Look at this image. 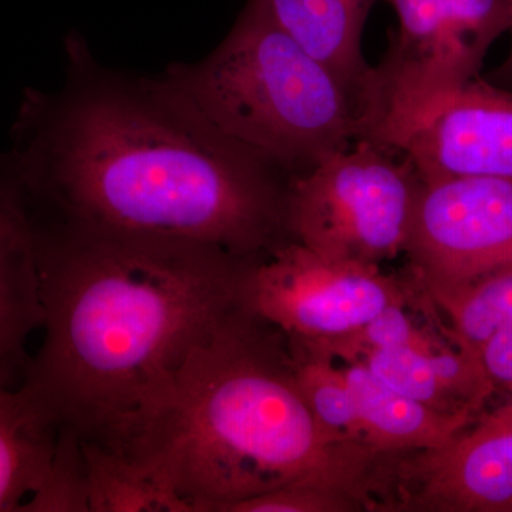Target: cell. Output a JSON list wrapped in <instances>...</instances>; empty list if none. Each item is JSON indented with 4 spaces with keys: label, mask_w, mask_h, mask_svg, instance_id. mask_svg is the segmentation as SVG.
Returning <instances> with one entry per match:
<instances>
[{
    "label": "cell",
    "mask_w": 512,
    "mask_h": 512,
    "mask_svg": "<svg viewBox=\"0 0 512 512\" xmlns=\"http://www.w3.org/2000/svg\"><path fill=\"white\" fill-rule=\"evenodd\" d=\"M399 30L382 63L373 67L367 140L427 101L480 76L491 46L510 30L505 0H384Z\"/></svg>",
    "instance_id": "52a82bcc"
},
{
    "label": "cell",
    "mask_w": 512,
    "mask_h": 512,
    "mask_svg": "<svg viewBox=\"0 0 512 512\" xmlns=\"http://www.w3.org/2000/svg\"><path fill=\"white\" fill-rule=\"evenodd\" d=\"M357 360L396 392L439 412L478 417L494 396L477 353L454 342L429 350H367Z\"/></svg>",
    "instance_id": "7c38bea8"
},
{
    "label": "cell",
    "mask_w": 512,
    "mask_h": 512,
    "mask_svg": "<svg viewBox=\"0 0 512 512\" xmlns=\"http://www.w3.org/2000/svg\"><path fill=\"white\" fill-rule=\"evenodd\" d=\"M355 396L367 448L382 457L446 447L478 417L431 409L396 392L359 360L342 367Z\"/></svg>",
    "instance_id": "4fadbf2b"
},
{
    "label": "cell",
    "mask_w": 512,
    "mask_h": 512,
    "mask_svg": "<svg viewBox=\"0 0 512 512\" xmlns=\"http://www.w3.org/2000/svg\"><path fill=\"white\" fill-rule=\"evenodd\" d=\"M292 355L299 392L320 429L339 443L367 448L355 396L342 367L330 357L293 350Z\"/></svg>",
    "instance_id": "e0dca14e"
},
{
    "label": "cell",
    "mask_w": 512,
    "mask_h": 512,
    "mask_svg": "<svg viewBox=\"0 0 512 512\" xmlns=\"http://www.w3.org/2000/svg\"><path fill=\"white\" fill-rule=\"evenodd\" d=\"M306 52L369 93L373 67L362 55L367 16L377 0H259Z\"/></svg>",
    "instance_id": "5bb4252c"
},
{
    "label": "cell",
    "mask_w": 512,
    "mask_h": 512,
    "mask_svg": "<svg viewBox=\"0 0 512 512\" xmlns=\"http://www.w3.org/2000/svg\"><path fill=\"white\" fill-rule=\"evenodd\" d=\"M377 511L512 512V400L439 450L383 457Z\"/></svg>",
    "instance_id": "9c48e42d"
},
{
    "label": "cell",
    "mask_w": 512,
    "mask_h": 512,
    "mask_svg": "<svg viewBox=\"0 0 512 512\" xmlns=\"http://www.w3.org/2000/svg\"><path fill=\"white\" fill-rule=\"evenodd\" d=\"M410 275L439 308L470 286L512 272V184L423 181L406 251Z\"/></svg>",
    "instance_id": "ba28073f"
},
{
    "label": "cell",
    "mask_w": 512,
    "mask_h": 512,
    "mask_svg": "<svg viewBox=\"0 0 512 512\" xmlns=\"http://www.w3.org/2000/svg\"><path fill=\"white\" fill-rule=\"evenodd\" d=\"M453 342L447 328L434 332L429 326H421L409 313V306L393 305L380 312L352 335L332 343L322 355L330 359H342L346 363L359 359L367 350L412 348L429 350L441 348Z\"/></svg>",
    "instance_id": "d6986e66"
},
{
    "label": "cell",
    "mask_w": 512,
    "mask_h": 512,
    "mask_svg": "<svg viewBox=\"0 0 512 512\" xmlns=\"http://www.w3.org/2000/svg\"><path fill=\"white\" fill-rule=\"evenodd\" d=\"M437 309L450 322V339L477 353L493 333L512 325V272L484 279Z\"/></svg>",
    "instance_id": "ac0fdd59"
},
{
    "label": "cell",
    "mask_w": 512,
    "mask_h": 512,
    "mask_svg": "<svg viewBox=\"0 0 512 512\" xmlns=\"http://www.w3.org/2000/svg\"><path fill=\"white\" fill-rule=\"evenodd\" d=\"M477 355L494 394L512 392V325L493 333L477 350Z\"/></svg>",
    "instance_id": "7402d4cb"
},
{
    "label": "cell",
    "mask_w": 512,
    "mask_h": 512,
    "mask_svg": "<svg viewBox=\"0 0 512 512\" xmlns=\"http://www.w3.org/2000/svg\"><path fill=\"white\" fill-rule=\"evenodd\" d=\"M161 79L205 120L289 177L363 138L369 94L306 52L248 0L221 45Z\"/></svg>",
    "instance_id": "277c9868"
},
{
    "label": "cell",
    "mask_w": 512,
    "mask_h": 512,
    "mask_svg": "<svg viewBox=\"0 0 512 512\" xmlns=\"http://www.w3.org/2000/svg\"><path fill=\"white\" fill-rule=\"evenodd\" d=\"M89 512H195L156 457H126L82 443Z\"/></svg>",
    "instance_id": "2e32d148"
},
{
    "label": "cell",
    "mask_w": 512,
    "mask_h": 512,
    "mask_svg": "<svg viewBox=\"0 0 512 512\" xmlns=\"http://www.w3.org/2000/svg\"><path fill=\"white\" fill-rule=\"evenodd\" d=\"M421 188L409 158L359 138L292 178V241L333 261L380 265L406 251Z\"/></svg>",
    "instance_id": "5b68a950"
},
{
    "label": "cell",
    "mask_w": 512,
    "mask_h": 512,
    "mask_svg": "<svg viewBox=\"0 0 512 512\" xmlns=\"http://www.w3.org/2000/svg\"><path fill=\"white\" fill-rule=\"evenodd\" d=\"M375 143L409 158L423 181L512 184V90L478 76L427 101Z\"/></svg>",
    "instance_id": "30bf717a"
},
{
    "label": "cell",
    "mask_w": 512,
    "mask_h": 512,
    "mask_svg": "<svg viewBox=\"0 0 512 512\" xmlns=\"http://www.w3.org/2000/svg\"><path fill=\"white\" fill-rule=\"evenodd\" d=\"M367 511L355 495L318 485L295 484L231 505L227 512H356Z\"/></svg>",
    "instance_id": "44dd1931"
},
{
    "label": "cell",
    "mask_w": 512,
    "mask_h": 512,
    "mask_svg": "<svg viewBox=\"0 0 512 512\" xmlns=\"http://www.w3.org/2000/svg\"><path fill=\"white\" fill-rule=\"evenodd\" d=\"M141 457L163 461L195 512L295 484L355 495L375 511L383 458L320 429L288 339L247 303L187 357Z\"/></svg>",
    "instance_id": "3957f363"
},
{
    "label": "cell",
    "mask_w": 512,
    "mask_h": 512,
    "mask_svg": "<svg viewBox=\"0 0 512 512\" xmlns=\"http://www.w3.org/2000/svg\"><path fill=\"white\" fill-rule=\"evenodd\" d=\"M57 433L56 424L25 387L0 389V512L22 511L42 484Z\"/></svg>",
    "instance_id": "9a60e30c"
},
{
    "label": "cell",
    "mask_w": 512,
    "mask_h": 512,
    "mask_svg": "<svg viewBox=\"0 0 512 512\" xmlns=\"http://www.w3.org/2000/svg\"><path fill=\"white\" fill-rule=\"evenodd\" d=\"M66 80L29 90L0 168L29 211L265 258L292 241V177L212 126L161 77L127 76L67 39Z\"/></svg>",
    "instance_id": "6da1fadb"
},
{
    "label": "cell",
    "mask_w": 512,
    "mask_h": 512,
    "mask_svg": "<svg viewBox=\"0 0 512 512\" xmlns=\"http://www.w3.org/2000/svg\"><path fill=\"white\" fill-rule=\"evenodd\" d=\"M42 326L35 229L18 185L0 168V389L22 384L26 345Z\"/></svg>",
    "instance_id": "8fae6325"
},
{
    "label": "cell",
    "mask_w": 512,
    "mask_h": 512,
    "mask_svg": "<svg viewBox=\"0 0 512 512\" xmlns=\"http://www.w3.org/2000/svg\"><path fill=\"white\" fill-rule=\"evenodd\" d=\"M20 512H89L82 443L70 431L57 433L49 470Z\"/></svg>",
    "instance_id": "ffe728a7"
},
{
    "label": "cell",
    "mask_w": 512,
    "mask_h": 512,
    "mask_svg": "<svg viewBox=\"0 0 512 512\" xmlns=\"http://www.w3.org/2000/svg\"><path fill=\"white\" fill-rule=\"evenodd\" d=\"M429 298L412 275L400 278L380 265L333 261L296 241L259 259L249 272L245 303L281 330L293 352L322 355L393 305Z\"/></svg>",
    "instance_id": "8992f818"
},
{
    "label": "cell",
    "mask_w": 512,
    "mask_h": 512,
    "mask_svg": "<svg viewBox=\"0 0 512 512\" xmlns=\"http://www.w3.org/2000/svg\"><path fill=\"white\" fill-rule=\"evenodd\" d=\"M29 214L45 338L20 386L57 430L140 457L185 360L245 305L262 258Z\"/></svg>",
    "instance_id": "7a4b0ae2"
},
{
    "label": "cell",
    "mask_w": 512,
    "mask_h": 512,
    "mask_svg": "<svg viewBox=\"0 0 512 512\" xmlns=\"http://www.w3.org/2000/svg\"><path fill=\"white\" fill-rule=\"evenodd\" d=\"M507 3L508 12H510L511 26L508 32L511 33V46L508 50V55L505 57L504 62L498 64L495 69L491 70L488 76L484 79L488 82L495 84V86L504 87V89L512 90V0H505Z\"/></svg>",
    "instance_id": "603a6c76"
}]
</instances>
